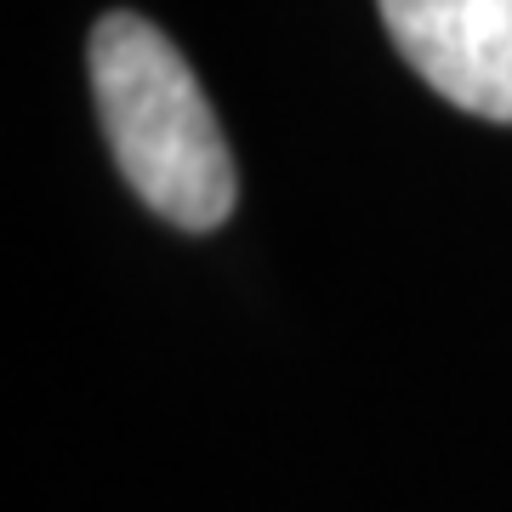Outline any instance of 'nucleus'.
<instances>
[{"label": "nucleus", "instance_id": "nucleus-1", "mask_svg": "<svg viewBox=\"0 0 512 512\" xmlns=\"http://www.w3.org/2000/svg\"><path fill=\"white\" fill-rule=\"evenodd\" d=\"M92 97L126 183L188 234L234 211V160L211 97L154 23L109 12L92 29Z\"/></svg>", "mask_w": 512, "mask_h": 512}, {"label": "nucleus", "instance_id": "nucleus-2", "mask_svg": "<svg viewBox=\"0 0 512 512\" xmlns=\"http://www.w3.org/2000/svg\"><path fill=\"white\" fill-rule=\"evenodd\" d=\"M404 63L478 120L512 126V0H376Z\"/></svg>", "mask_w": 512, "mask_h": 512}]
</instances>
